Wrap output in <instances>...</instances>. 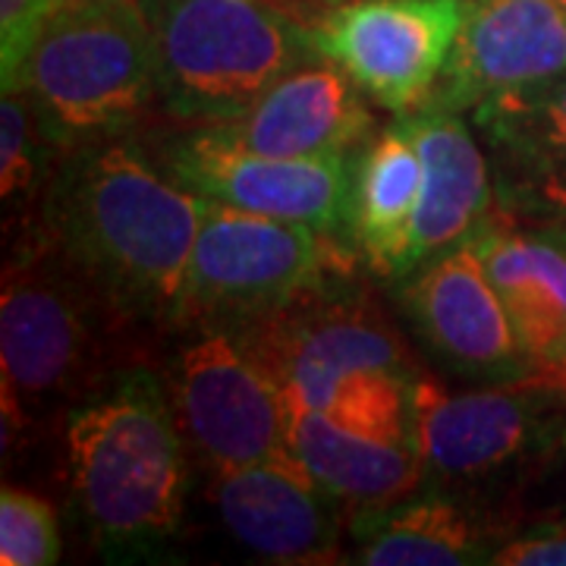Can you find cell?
Instances as JSON below:
<instances>
[{
    "label": "cell",
    "instance_id": "1",
    "mask_svg": "<svg viewBox=\"0 0 566 566\" xmlns=\"http://www.w3.org/2000/svg\"><path fill=\"white\" fill-rule=\"evenodd\" d=\"M205 199L167 180L133 142L70 145L44 196L41 233L123 322L170 324Z\"/></svg>",
    "mask_w": 566,
    "mask_h": 566
},
{
    "label": "cell",
    "instance_id": "2",
    "mask_svg": "<svg viewBox=\"0 0 566 566\" xmlns=\"http://www.w3.org/2000/svg\"><path fill=\"white\" fill-rule=\"evenodd\" d=\"M66 460L82 516L104 551H148L177 535L186 438L161 378L126 368L66 419Z\"/></svg>",
    "mask_w": 566,
    "mask_h": 566
},
{
    "label": "cell",
    "instance_id": "3",
    "mask_svg": "<svg viewBox=\"0 0 566 566\" xmlns=\"http://www.w3.org/2000/svg\"><path fill=\"white\" fill-rule=\"evenodd\" d=\"M158 102L180 120L227 123L281 80L322 61L312 17L290 0H142Z\"/></svg>",
    "mask_w": 566,
    "mask_h": 566
},
{
    "label": "cell",
    "instance_id": "4",
    "mask_svg": "<svg viewBox=\"0 0 566 566\" xmlns=\"http://www.w3.org/2000/svg\"><path fill=\"white\" fill-rule=\"evenodd\" d=\"M155 41L142 0H63L20 88L61 148L117 136L158 102Z\"/></svg>",
    "mask_w": 566,
    "mask_h": 566
},
{
    "label": "cell",
    "instance_id": "5",
    "mask_svg": "<svg viewBox=\"0 0 566 566\" xmlns=\"http://www.w3.org/2000/svg\"><path fill=\"white\" fill-rule=\"evenodd\" d=\"M114 318L120 315L44 233L32 252L7 264L0 293L3 438L20 434L51 406L95 394L111 378L104 375V334Z\"/></svg>",
    "mask_w": 566,
    "mask_h": 566
},
{
    "label": "cell",
    "instance_id": "6",
    "mask_svg": "<svg viewBox=\"0 0 566 566\" xmlns=\"http://www.w3.org/2000/svg\"><path fill=\"white\" fill-rule=\"evenodd\" d=\"M327 233L205 199L170 327L237 334L293 303L331 268Z\"/></svg>",
    "mask_w": 566,
    "mask_h": 566
},
{
    "label": "cell",
    "instance_id": "7",
    "mask_svg": "<svg viewBox=\"0 0 566 566\" xmlns=\"http://www.w3.org/2000/svg\"><path fill=\"white\" fill-rule=\"evenodd\" d=\"M324 274L293 303L233 334L286 397L327 409L337 387L359 371H400L416 378L403 337L385 312L346 283Z\"/></svg>",
    "mask_w": 566,
    "mask_h": 566
},
{
    "label": "cell",
    "instance_id": "8",
    "mask_svg": "<svg viewBox=\"0 0 566 566\" xmlns=\"http://www.w3.org/2000/svg\"><path fill=\"white\" fill-rule=\"evenodd\" d=\"M186 447L211 475L286 460V397L227 331H202L167 378Z\"/></svg>",
    "mask_w": 566,
    "mask_h": 566
},
{
    "label": "cell",
    "instance_id": "9",
    "mask_svg": "<svg viewBox=\"0 0 566 566\" xmlns=\"http://www.w3.org/2000/svg\"><path fill=\"white\" fill-rule=\"evenodd\" d=\"M460 25L463 0H340L312 17V39L371 102L412 114L434 95Z\"/></svg>",
    "mask_w": 566,
    "mask_h": 566
},
{
    "label": "cell",
    "instance_id": "10",
    "mask_svg": "<svg viewBox=\"0 0 566 566\" xmlns=\"http://www.w3.org/2000/svg\"><path fill=\"white\" fill-rule=\"evenodd\" d=\"M412 450L419 453L428 482L479 485L504 475L532 453H542L547 434L538 394L504 381L450 394L431 378H412Z\"/></svg>",
    "mask_w": 566,
    "mask_h": 566
},
{
    "label": "cell",
    "instance_id": "11",
    "mask_svg": "<svg viewBox=\"0 0 566 566\" xmlns=\"http://www.w3.org/2000/svg\"><path fill=\"white\" fill-rule=\"evenodd\" d=\"M164 161L174 180L208 202L305 223L327 237L349 223L353 177L346 158H268L196 129L167 145Z\"/></svg>",
    "mask_w": 566,
    "mask_h": 566
},
{
    "label": "cell",
    "instance_id": "12",
    "mask_svg": "<svg viewBox=\"0 0 566 566\" xmlns=\"http://www.w3.org/2000/svg\"><path fill=\"white\" fill-rule=\"evenodd\" d=\"M422 344L453 371L479 381H516L528 353L472 237L422 264L400 293Z\"/></svg>",
    "mask_w": 566,
    "mask_h": 566
},
{
    "label": "cell",
    "instance_id": "13",
    "mask_svg": "<svg viewBox=\"0 0 566 566\" xmlns=\"http://www.w3.org/2000/svg\"><path fill=\"white\" fill-rule=\"evenodd\" d=\"M557 76H566V3L463 0L460 35L428 104L472 111L501 92Z\"/></svg>",
    "mask_w": 566,
    "mask_h": 566
},
{
    "label": "cell",
    "instance_id": "14",
    "mask_svg": "<svg viewBox=\"0 0 566 566\" xmlns=\"http://www.w3.org/2000/svg\"><path fill=\"white\" fill-rule=\"evenodd\" d=\"M497 208L513 221L566 223V76L510 88L472 107Z\"/></svg>",
    "mask_w": 566,
    "mask_h": 566
},
{
    "label": "cell",
    "instance_id": "15",
    "mask_svg": "<svg viewBox=\"0 0 566 566\" xmlns=\"http://www.w3.org/2000/svg\"><path fill=\"white\" fill-rule=\"evenodd\" d=\"M375 126L356 82L337 63L293 70L245 114L202 126L208 136L268 158H349Z\"/></svg>",
    "mask_w": 566,
    "mask_h": 566
},
{
    "label": "cell",
    "instance_id": "16",
    "mask_svg": "<svg viewBox=\"0 0 566 566\" xmlns=\"http://www.w3.org/2000/svg\"><path fill=\"white\" fill-rule=\"evenodd\" d=\"M211 501L227 532L264 564H334V497L315 485L296 457L211 475Z\"/></svg>",
    "mask_w": 566,
    "mask_h": 566
},
{
    "label": "cell",
    "instance_id": "17",
    "mask_svg": "<svg viewBox=\"0 0 566 566\" xmlns=\"http://www.w3.org/2000/svg\"><path fill=\"white\" fill-rule=\"evenodd\" d=\"M424 161V189L409 227L403 277L453 245L465 243L494 211V180L485 145L460 111L424 104L406 117Z\"/></svg>",
    "mask_w": 566,
    "mask_h": 566
},
{
    "label": "cell",
    "instance_id": "18",
    "mask_svg": "<svg viewBox=\"0 0 566 566\" xmlns=\"http://www.w3.org/2000/svg\"><path fill=\"white\" fill-rule=\"evenodd\" d=\"M286 441L315 485L353 513L400 504L428 485V472L412 444L363 438L293 397H286Z\"/></svg>",
    "mask_w": 566,
    "mask_h": 566
},
{
    "label": "cell",
    "instance_id": "19",
    "mask_svg": "<svg viewBox=\"0 0 566 566\" xmlns=\"http://www.w3.org/2000/svg\"><path fill=\"white\" fill-rule=\"evenodd\" d=\"M353 535L359 538L353 560L365 566L491 564L506 542L504 523L441 491L353 513Z\"/></svg>",
    "mask_w": 566,
    "mask_h": 566
},
{
    "label": "cell",
    "instance_id": "20",
    "mask_svg": "<svg viewBox=\"0 0 566 566\" xmlns=\"http://www.w3.org/2000/svg\"><path fill=\"white\" fill-rule=\"evenodd\" d=\"M482 262L501 293L528 363L566 344V249L551 233H523L497 205L475 233Z\"/></svg>",
    "mask_w": 566,
    "mask_h": 566
},
{
    "label": "cell",
    "instance_id": "21",
    "mask_svg": "<svg viewBox=\"0 0 566 566\" xmlns=\"http://www.w3.org/2000/svg\"><path fill=\"white\" fill-rule=\"evenodd\" d=\"M424 189V161L403 123L365 148L353 177L349 230L368 268L381 277H403L409 227Z\"/></svg>",
    "mask_w": 566,
    "mask_h": 566
},
{
    "label": "cell",
    "instance_id": "22",
    "mask_svg": "<svg viewBox=\"0 0 566 566\" xmlns=\"http://www.w3.org/2000/svg\"><path fill=\"white\" fill-rule=\"evenodd\" d=\"M409 385L412 378L400 371H359L337 387L334 400L324 412L334 422L371 441L412 444Z\"/></svg>",
    "mask_w": 566,
    "mask_h": 566
},
{
    "label": "cell",
    "instance_id": "23",
    "mask_svg": "<svg viewBox=\"0 0 566 566\" xmlns=\"http://www.w3.org/2000/svg\"><path fill=\"white\" fill-rule=\"evenodd\" d=\"M61 560L57 513L35 491L3 485L0 491V564L51 566Z\"/></svg>",
    "mask_w": 566,
    "mask_h": 566
},
{
    "label": "cell",
    "instance_id": "24",
    "mask_svg": "<svg viewBox=\"0 0 566 566\" xmlns=\"http://www.w3.org/2000/svg\"><path fill=\"white\" fill-rule=\"evenodd\" d=\"M41 139L51 136L32 102L22 92H7L0 104V196L7 205L29 199L39 189L44 177Z\"/></svg>",
    "mask_w": 566,
    "mask_h": 566
},
{
    "label": "cell",
    "instance_id": "25",
    "mask_svg": "<svg viewBox=\"0 0 566 566\" xmlns=\"http://www.w3.org/2000/svg\"><path fill=\"white\" fill-rule=\"evenodd\" d=\"M63 0H0V73L3 95L17 92L22 70L39 44L41 32Z\"/></svg>",
    "mask_w": 566,
    "mask_h": 566
},
{
    "label": "cell",
    "instance_id": "26",
    "mask_svg": "<svg viewBox=\"0 0 566 566\" xmlns=\"http://www.w3.org/2000/svg\"><path fill=\"white\" fill-rule=\"evenodd\" d=\"M494 566H566V520L542 532L506 538L491 557Z\"/></svg>",
    "mask_w": 566,
    "mask_h": 566
},
{
    "label": "cell",
    "instance_id": "27",
    "mask_svg": "<svg viewBox=\"0 0 566 566\" xmlns=\"http://www.w3.org/2000/svg\"><path fill=\"white\" fill-rule=\"evenodd\" d=\"M510 385L538 394L551 406H566V344L554 356L528 365L526 375L516 378V381H510Z\"/></svg>",
    "mask_w": 566,
    "mask_h": 566
},
{
    "label": "cell",
    "instance_id": "28",
    "mask_svg": "<svg viewBox=\"0 0 566 566\" xmlns=\"http://www.w3.org/2000/svg\"><path fill=\"white\" fill-rule=\"evenodd\" d=\"M547 233H551V237L566 249V223H554V227H547Z\"/></svg>",
    "mask_w": 566,
    "mask_h": 566
},
{
    "label": "cell",
    "instance_id": "29",
    "mask_svg": "<svg viewBox=\"0 0 566 566\" xmlns=\"http://www.w3.org/2000/svg\"><path fill=\"white\" fill-rule=\"evenodd\" d=\"M324 3H340V0H324Z\"/></svg>",
    "mask_w": 566,
    "mask_h": 566
},
{
    "label": "cell",
    "instance_id": "30",
    "mask_svg": "<svg viewBox=\"0 0 566 566\" xmlns=\"http://www.w3.org/2000/svg\"><path fill=\"white\" fill-rule=\"evenodd\" d=\"M564 447H566V434H564Z\"/></svg>",
    "mask_w": 566,
    "mask_h": 566
},
{
    "label": "cell",
    "instance_id": "31",
    "mask_svg": "<svg viewBox=\"0 0 566 566\" xmlns=\"http://www.w3.org/2000/svg\"><path fill=\"white\" fill-rule=\"evenodd\" d=\"M560 3H566V0H560Z\"/></svg>",
    "mask_w": 566,
    "mask_h": 566
}]
</instances>
